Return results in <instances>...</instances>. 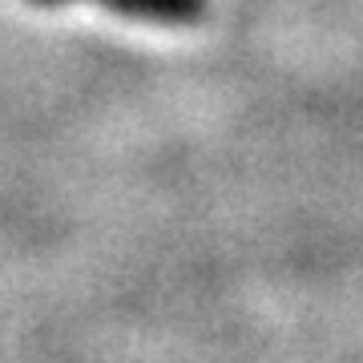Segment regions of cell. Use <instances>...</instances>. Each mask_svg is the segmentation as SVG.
<instances>
[{
  "mask_svg": "<svg viewBox=\"0 0 363 363\" xmlns=\"http://www.w3.org/2000/svg\"><path fill=\"white\" fill-rule=\"evenodd\" d=\"M37 4H69V0H37ZM130 21H150V25H198L206 16V0H97Z\"/></svg>",
  "mask_w": 363,
  "mask_h": 363,
  "instance_id": "cell-1",
  "label": "cell"
}]
</instances>
